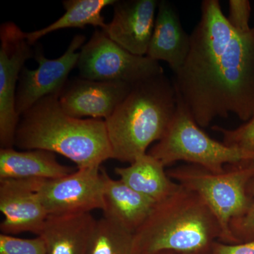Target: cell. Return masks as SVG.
Here are the masks:
<instances>
[{"mask_svg":"<svg viewBox=\"0 0 254 254\" xmlns=\"http://www.w3.org/2000/svg\"><path fill=\"white\" fill-rule=\"evenodd\" d=\"M220 237V224L204 200L181 186L157 203L134 232L132 254L208 253Z\"/></svg>","mask_w":254,"mask_h":254,"instance_id":"obj_4","label":"cell"},{"mask_svg":"<svg viewBox=\"0 0 254 254\" xmlns=\"http://www.w3.org/2000/svg\"><path fill=\"white\" fill-rule=\"evenodd\" d=\"M123 81H98L78 78L67 83L59 96L64 111L73 118L106 120L131 91Z\"/></svg>","mask_w":254,"mask_h":254,"instance_id":"obj_12","label":"cell"},{"mask_svg":"<svg viewBox=\"0 0 254 254\" xmlns=\"http://www.w3.org/2000/svg\"><path fill=\"white\" fill-rule=\"evenodd\" d=\"M165 168L158 160L147 153L128 166L115 168V172L127 186L159 203L181 187L168 176Z\"/></svg>","mask_w":254,"mask_h":254,"instance_id":"obj_18","label":"cell"},{"mask_svg":"<svg viewBox=\"0 0 254 254\" xmlns=\"http://www.w3.org/2000/svg\"><path fill=\"white\" fill-rule=\"evenodd\" d=\"M212 130L222 136V143L229 146L254 151V118L234 129H227L215 125Z\"/></svg>","mask_w":254,"mask_h":254,"instance_id":"obj_22","label":"cell"},{"mask_svg":"<svg viewBox=\"0 0 254 254\" xmlns=\"http://www.w3.org/2000/svg\"><path fill=\"white\" fill-rule=\"evenodd\" d=\"M251 12L252 6L248 0H230L227 21L237 31H249L252 28L250 26Z\"/></svg>","mask_w":254,"mask_h":254,"instance_id":"obj_24","label":"cell"},{"mask_svg":"<svg viewBox=\"0 0 254 254\" xmlns=\"http://www.w3.org/2000/svg\"><path fill=\"white\" fill-rule=\"evenodd\" d=\"M60 95L42 98L20 117L14 145L58 153L77 168L100 167L113 159L105 120L70 116L60 104Z\"/></svg>","mask_w":254,"mask_h":254,"instance_id":"obj_2","label":"cell"},{"mask_svg":"<svg viewBox=\"0 0 254 254\" xmlns=\"http://www.w3.org/2000/svg\"><path fill=\"white\" fill-rule=\"evenodd\" d=\"M43 179L0 180V210L4 219L1 234L16 235L23 232L40 235L48 214L39 195Z\"/></svg>","mask_w":254,"mask_h":254,"instance_id":"obj_11","label":"cell"},{"mask_svg":"<svg viewBox=\"0 0 254 254\" xmlns=\"http://www.w3.org/2000/svg\"><path fill=\"white\" fill-rule=\"evenodd\" d=\"M158 3L156 0L116 1L113 20L102 31L132 54L146 56Z\"/></svg>","mask_w":254,"mask_h":254,"instance_id":"obj_13","label":"cell"},{"mask_svg":"<svg viewBox=\"0 0 254 254\" xmlns=\"http://www.w3.org/2000/svg\"><path fill=\"white\" fill-rule=\"evenodd\" d=\"M178 96L165 73L135 83L127 98L105 120L113 159L131 163L158 142L175 118Z\"/></svg>","mask_w":254,"mask_h":254,"instance_id":"obj_3","label":"cell"},{"mask_svg":"<svg viewBox=\"0 0 254 254\" xmlns=\"http://www.w3.org/2000/svg\"><path fill=\"white\" fill-rule=\"evenodd\" d=\"M80 76L98 81H123L135 84L164 73L159 62L135 55L96 30L80 50Z\"/></svg>","mask_w":254,"mask_h":254,"instance_id":"obj_7","label":"cell"},{"mask_svg":"<svg viewBox=\"0 0 254 254\" xmlns=\"http://www.w3.org/2000/svg\"><path fill=\"white\" fill-rule=\"evenodd\" d=\"M115 2V0H66L63 1L65 12L61 17L42 29L26 33V38L33 45L40 38L64 28H83L90 25L104 30L107 23L102 11Z\"/></svg>","mask_w":254,"mask_h":254,"instance_id":"obj_19","label":"cell"},{"mask_svg":"<svg viewBox=\"0 0 254 254\" xmlns=\"http://www.w3.org/2000/svg\"><path fill=\"white\" fill-rule=\"evenodd\" d=\"M0 254H48V252L41 237L23 239L1 234Z\"/></svg>","mask_w":254,"mask_h":254,"instance_id":"obj_21","label":"cell"},{"mask_svg":"<svg viewBox=\"0 0 254 254\" xmlns=\"http://www.w3.org/2000/svg\"><path fill=\"white\" fill-rule=\"evenodd\" d=\"M208 253H182V252H161L155 254H208Z\"/></svg>","mask_w":254,"mask_h":254,"instance_id":"obj_26","label":"cell"},{"mask_svg":"<svg viewBox=\"0 0 254 254\" xmlns=\"http://www.w3.org/2000/svg\"><path fill=\"white\" fill-rule=\"evenodd\" d=\"M74 171L73 168L60 164L55 153L47 150L17 151L13 148L0 150V180H54Z\"/></svg>","mask_w":254,"mask_h":254,"instance_id":"obj_17","label":"cell"},{"mask_svg":"<svg viewBox=\"0 0 254 254\" xmlns=\"http://www.w3.org/2000/svg\"><path fill=\"white\" fill-rule=\"evenodd\" d=\"M190 53L174 84L200 128L234 114L254 118V27L234 29L218 0H203L190 33Z\"/></svg>","mask_w":254,"mask_h":254,"instance_id":"obj_1","label":"cell"},{"mask_svg":"<svg viewBox=\"0 0 254 254\" xmlns=\"http://www.w3.org/2000/svg\"><path fill=\"white\" fill-rule=\"evenodd\" d=\"M133 234L104 217L97 220L87 254H132Z\"/></svg>","mask_w":254,"mask_h":254,"instance_id":"obj_20","label":"cell"},{"mask_svg":"<svg viewBox=\"0 0 254 254\" xmlns=\"http://www.w3.org/2000/svg\"><path fill=\"white\" fill-rule=\"evenodd\" d=\"M102 171L104 177L103 217L134 234L149 216L156 202L132 190L121 180H113L103 169Z\"/></svg>","mask_w":254,"mask_h":254,"instance_id":"obj_15","label":"cell"},{"mask_svg":"<svg viewBox=\"0 0 254 254\" xmlns=\"http://www.w3.org/2000/svg\"><path fill=\"white\" fill-rule=\"evenodd\" d=\"M86 37L76 35L66 52L57 59H48L42 48H36L34 59L38 64L36 69L23 67L20 75L16 95V110L21 117L42 98L60 94L67 84L71 70L77 66L80 50Z\"/></svg>","mask_w":254,"mask_h":254,"instance_id":"obj_10","label":"cell"},{"mask_svg":"<svg viewBox=\"0 0 254 254\" xmlns=\"http://www.w3.org/2000/svg\"><path fill=\"white\" fill-rule=\"evenodd\" d=\"M167 173L180 186L195 192L204 200L220 224L219 242L236 245L230 223L250 208L247 188L254 178V161L227 165L221 173H213L192 164L170 169Z\"/></svg>","mask_w":254,"mask_h":254,"instance_id":"obj_5","label":"cell"},{"mask_svg":"<svg viewBox=\"0 0 254 254\" xmlns=\"http://www.w3.org/2000/svg\"><path fill=\"white\" fill-rule=\"evenodd\" d=\"M177 96L175 118L165 136L152 146L148 154L165 167L185 161L213 173H222L227 165L254 161V151L229 146L210 138L195 123L178 93Z\"/></svg>","mask_w":254,"mask_h":254,"instance_id":"obj_6","label":"cell"},{"mask_svg":"<svg viewBox=\"0 0 254 254\" xmlns=\"http://www.w3.org/2000/svg\"><path fill=\"white\" fill-rule=\"evenodd\" d=\"M208 254H254V240L236 245L217 241L212 246Z\"/></svg>","mask_w":254,"mask_h":254,"instance_id":"obj_25","label":"cell"},{"mask_svg":"<svg viewBox=\"0 0 254 254\" xmlns=\"http://www.w3.org/2000/svg\"><path fill=\"white\" fill-rule=\"evenodd\" d=\"M0 145L11 148L20 120L16 110L20 75L35 51L26 33L13 22L0 26Z\"/></svg>","mask_w":254,"mask_h":254,"instance_id":"obj_8","label":"cell"},{"mask_svg":"<svg viewBox=\"0 0 254 254\" xmlns=\"http://www.w3.org/2000/svg\"><path fill=\"white\" fill-rule=\"evenodd\" d=\"M247 191L251 198L250 208L242 216L230 223V230L237 244L254 240V178L249 184Z\"/></svg>","mask_w":254,"mask_h":254,"instance_id":"obj_23","label":"cell"},{"mask_svg":"<svg viewBox=\"0 0 254 254\" xmlns=\"http://www.w3.org/2000/svg\"><path fill=\"white\" fill-rule=\"evenodd\" d=\"M96 223L91 213L50 215L38 236L48 254H87Z\"/></svg>","mask_w":254,"mask_h":254,"instance_id":"obj_16","label":"cell"},{"mask_svg":"<svg viewBox=\"0 0 254 254\" xmlns=\"http://www.w3.org/2000/svg\"><path fill=\"white\" fill-rule=\"evenodd\" d=\"M104 177L100 167L77 168L73 173L44 180L39 195L48 216L91 213L103 208Z\"/></svg>","mask_w":254,"mask_h":254,"instance_id":"obj_9","label":"cell"},{"mask_svg":"<svg viewBox=\"0 0 254 254\" xmlns=\"http://www.w3.org/2000/svg\"><path fill=\"white\" fill-rule=\"evenodd\" d=\"M190 46V35L182 27L176 8L166 0L159 1L146 56L168 63L175 74L186 61Z\"/></svg>","mask_w":254,"mask_h":254,"instance_id":"obj_14","label":"cell"}]
</instances>
